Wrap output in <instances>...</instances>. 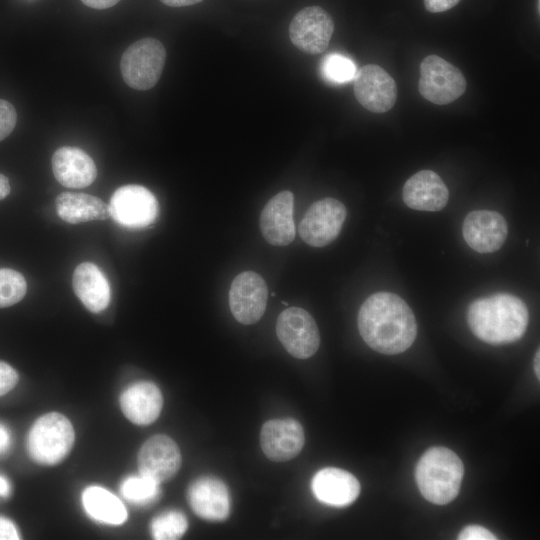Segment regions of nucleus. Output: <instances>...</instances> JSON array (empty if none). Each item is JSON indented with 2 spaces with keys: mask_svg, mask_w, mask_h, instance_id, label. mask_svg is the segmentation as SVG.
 I'll return each mask as SVG.
<instances>
[{
  "mask_svg": "<svg viewBox=\"0 0 540 540\" xmlns=\"http://www.w3.org/2000/svg\"><path fill=\"white\" fill-rule=\"evenodd\" d=\"M11 445V434L7 427L0 423V455L4 454Z\"/></svg>",
  "mask_w": 540,
  "mask_h": 540,
  "instance_id": "obj_34",
  "label": "nucleus"
},
{
  "mask_svg": "<svg viewBox=\"0 0 540 540\" xmlns=\"http://www.w3.org/2000/svg\"><path fill=\"white\" fill-rule=\"evenodd\" d=\"M16 121L17 113L14 106L6 100L0 99V141L13 131Z\"/></svg>",
  "mask_w": 540,
  "mask_h": 540,
  "instance_id": "obj_29",
  "label": "nucleus"
},
{
  "mask_svg": "<svg viewBox=\"0 0 540 540\" xmlns=\"http://www.w3.org/2000/svg\"><path fill=\"white\" fill-rule=\"evenodd\" d=\"M357 101L373 113H385L393 108L398 89L393 77L376 64L362 66L354 77Z\"/></svg>",
  "mask_w": 540,
  "mask_h": 540,
  "instance_id": "obj_11",
  "label": "nucleus"
},
{
  "mask_svg": "<svg viewBox=\"0 0 540 540\" xmlns=\"http://www.w3.org/2000/svg\"><path fill=\"white\" fill-rule=\"evenodd\" d=\"M163 4L170 7H184L202 2L203 0H160Z\"/></svg>",
  "mask_w": 540,
  "mask_h": 540,
  "instance_id": "obj_36",
  "label": "nucleus"
},
{
  "mask_svg": "<svg viewBox=\"0 0 540 540\" xmlns=\"http://www.w3.org/2000/svg\"><path fill=\"white\" fill-rule=\"evenodd\" d=\"M427 11L439 13L447 11L456 6L460 0H423Z\"/></svg>",
  "mask_w": 540,
  "mask_h": 540,
  "instance_id": "obj_32",
  "label": "nucleus"
},
{
  "mask_svg": "<svg viewBox=\"0 0 540 540\" xmlns=\"http://www.w3.org/2000/svg\"><path fill=\"white\" fill-rule=\"evenodd\" d=\"M467 321L480 340L501 345L515 342L524 335L529 313L520 298L499 293L473 301L468 308Z\"/></svg>",
  "mask_w": 540,
  "mask_h": 540,
  "instance_id": "obj_2",
  "label": "nucleus"
},
{
  "mask_svg": "<svg viewBox=\"0 0 540 540\" xmlns=\"http://www.w3.org/2000/svg\"><path fill=\"white\" fill-rule=\"evenodd\" d=\"M294 195L284 190L273 196L260 215V230L264 239L274 246H286L295 238L293 219Z\"/></svg>",
  "mask_w": 540,
  "mask_h": 540,
  "instance_id": "obj_17",
  "label": "nucleus"
},
{
  "mask_svg": "<svg viewBox=\"0 0 540 540\" xmlns=\"http://www.w3.org/2000/svg\"><path fill=\"white\" fill-rule=\"evenodd\" d=\"M18 382L16 370L9 364L0 361V396L11 391Z\"/></svg>",
  "mask_w": 540,
  "mask_h": 540,
  "instance_id": "obj_30",
  "label": "nucleus"
},
{
  "mask_svg": "<svg viewBox=\"0 0 540 540\" xmlns=\"http://www.w3.org/2000/svg\"><path fill=\"white\" fill-rule=\"evenodd\" d=\"M345 206L337 199L327 197L314 202L299 224V234L313 247H323L334 241L346 219Z\"/></svg>",
  "mask_w": 540,
  "mask_h": 540,
  "instance_id": "obj_9",
  "label": "nucleus"
},
{
  "mask_svg": "<svg viewBox=\"0 0 540 540\" xmlns=\"http://www.w3.org/2000/svg\"><path fill=\"white\" fill-rule=\"evenodd\" d=\"M402 198L411 209L435 212L447 205L449 191L437 173L421 170L405 182Z\"/></svg>",
  "mask_w": 540,
  "mask_h": 540,
  "instance_id": "obj_18",
  "label": "nucleus"
},
{
  "mask_svg": "<svg viewBox=\"0 0 540 540\" xmlns=\"http://www.w3.org/2000/svg\"><path fill=\"white\" fill-rule=\"evenodd\" d=\"M420 94L437 105L452 103L466 90V79L459 68L437 55H428L420 63Z\"/></svg>",
  "mask_w": 540,
  "mask_h": 540,
  "instance_id": "obj_6",
  "label": "nucleus"
},
{
  "mask_svg": "<svg viewBox=\"0 0 540 540\" xmlns=\"http://www.w3.org/2000/svg\"><path fill=\"white\" fill-rule=\"evenodd\" d=\"M304 430L293 418L266 421L260 432V445L266 457L284 462L296 457L304 446Z\"/></svg>",
  "mask_w": 540,
  "mask_h": 540,
  "instance_id": "obj_14",
  "label": "nucleus"
},
{
  "mask_svg": "<svg viewBox=\"0 0 540 540\" xmlns=\"http://www.w3.org/2000/svg\"><path fill=\"white\" fill-rule=\"evenodd\" d=\"M358 329L370 348L386 355L404 352L417 335L413 311L400 296L390 292L374 293L363 302Z\"/></svg>",
  "mask_w": 540,
  "mask_h": 540,
  "instance_id": "obj_1",
  "label": "nucleus"
},
{
  "mask_svg": "<svg viewBox=\"0 0 540 540\" xmlns=\"http://www.w3.org/2000/svg\"><path fill=\"white\" fill-rule=\"evenodd\" d=\"M73 290L82 304L92 313H100L110 303V285L100 270L91 263H80L72 277Z\"/></svg>",
  "mask_w": 540,
  "mask_h": 540,
  "instance_id": "obj_22",
  "label": "nucleus"
},
{
  "mask_svg": "<svg viewBox=\"0 0 540 540\" xmlns=\"http://www.w3.org/2000/svg\"><path fill=\"white\" fill-rule=\"evenodd\" d=\"M20 536L9 519L0 516V540H17Z\"/></svg>",
  "mask_w": 540,
  "mask_h": 540,
  "instance_id": "obj_33",
  "label": "nucleus"
},
{
  "mask_svg": "<svg viewBox=\"0 0 540 540\" xmlns=\"http://www.w3.org/2000/svg\"><path fill=\"white\" fill-rule=\"evenodd\" d=\"M464 475L461 459L450 449L432 447L419 459L415 478L422 496L444 505L458 495Z\"/></svg>",
  "mask_w": 540,
  "mask_h": 540,
  "instance_id": "obj_3",
  "label": "nucleus"
},
{
  "mask_svg": "<svg viewBox=\"0 0 540 540\" xmlns=\"http://www.w3.org/2000/svg\"><path fill=\"white\" fill-rule=\"evenodd\" d=\"M26 291L27 283L21 273L9 268L0 269V308L18 303Z\"/></svg>",
  "mask_w": 540,
  "mask_h": 540,
  "instance_id": "obj_27",
  "label": "nucleus"
},
{
  "mask_svg": "<svg viewBox=\"0 0 540 540\" xmlns=\"http://www.w3.org/2000/svg\"><path fill=\"white\" fill-rule=\"evenodd\" d=\"M462 233L466 243L478 253H492L500 249L508 234L504 217L491 210H475L464 219Z\"/></svg>",
  "mask_w": 540,
  "mask_h": 540,
  "instance_id": "obj_15",
  "label": "nucleus"
},
{
  "mask_svg": "<svg viewBox=\"0 0 540 540\" xmlns=\"http://www.w3.org/2000/svg\"><path fill=\"white\" fill-rule=\"evenodd\" d=\"M166 59L163 44L155 38H142L123 53L120 70L123 80L136 90H148L158 82Z\"/></svg>",
  "mask_w": 540,
  "mask_h": 540,
  "instance_id": "obj_5",
  "label": "nucleus"
},
{
  "mask_svg": "<svg viewBox=\"0 0 540 540\" xmlns=\"http://www.w3.org/2000/svg\"><path fill=\"white\" fill-rule=\"evenodd\" d=\"M181 466V453L176 442L164 434L150 437L138 454L141 475L161 483L171 479Z\"/></svg>",
  "mask_w": 540,
  "mask_h": 540,
  "instance_id": "obj_13",
  "label": "nucleus"
},
{
  "mask_svg": "<svg viewBox=\"0 0 540 540\" xmlns=\"http://www.w3.org/2000/svg\"><path fill=\"white\" fill-rule=\"evenodd\" d=\"M459 540H495L497 537L487 528L479 525H469L458 535Z\"/></svg>",
  "mask_w": 540,
  "mask_h": 540,
  "instance_id": "obj_31",
  "label": "nucleus"
},
{
  "mask_svg": "<svg viewBox=\"0 0 540 540\" xmlns=\"http://www.w3.org/2000/svg\"><path fill=\"white\" fill-rule=\"evenodd\" d=\"M187 500L193 512L207 521H224L230 514L228 488L222 480L213 476L194 480L187 490Z\"/></svg>",
  "mask_w": 540,
  "mask_h": 540,
  "instance_id": "obj_16",
  "label": "nucleus"
},
{
  "mask_svg": "<svg viewBox=\"0 0 540 540\" xmlns=\"http://www.w3.org/2000/svg\"><path fill=\"white\" fill-rule=\"evenodd\" d=\"M11 493V485L9 481L3 477L0 476V496L6 497Z\"/></svg>",
  "mask_w": 540,
  "mask_h": 540,
  "instance_id": "obj_38",
  "label": "nucleus"
},
{
  "mask_svg": "<svg viewBox=\"0 0 540 540\" xmlns=\"http://www.w3.org/2000/svg\"><path fill=\"white\" fill-rule=\"evenodd\" d=\"M321 72L327 81L342 84L354 79L357 70L352 60L344 55L333 53L324 57Z\"/></svg>",
  "mask_w": 540,
  "mask_h": 540,
  "instance_id": "obj_28",
  "label": "nucleus"
},
{
  "mask_svg": "<svg viewBox=\"0 0 540 540\" xmlns=\"http://www.w3.org/2000/svg\"><path fill=\"white\" fill-rule=\"evenodd\" d=\"M120 492L128 502L146 505L159 497L160 488L159 483L140 474L124 479L120 486Z\"/></svg>",
  "mask_w": 540,
  "mask_h": 540,
  "instance_id": "obj_25",
  "label": "nucleus"
},
{
  "mask_svg": "<svg viewBox=\"0 0 540 540\" xmlns=\"http://www.w3.org/2000/svg\"><path fill=\"white\" fill-rule=\"evenodd\" d=\"M276 333L286 351L297 359L310 358L319 348L318 326L314 318L300 307H289L280 313Z\"/></svg>",
  "mask_w": 540,
  "mask_h": 540,
  "instance_id": "obj_8",
  "label": "nucleus"
},
{
  "mask_svg": "<svg viewBox=\"0 0 540 540\" xmlns=\"http://www.w3.org/2000/svg\"><path fill=\"white\" fill-rule=\"evenodd\" d=\"M121 410L136 425H149L160 415L163 396L152 382L140 381L127 387L120 396Z\"/></svg>",
  "mask_w": 540,
  "mask_h": 540,
  "instance_id": "obj_21",
  "label": "nucleus"
},
{
  "mask_svg": "<svg viewBox=\"0 0 540 540\" xmlns=\"http://www.w3.org/2000/svg\"><path fill=\"white\" fill-rule=\"evenodd\" d=\"M188 528L186 516L178 510H169L156 516L150 531L156 540H175L181 538Z\"/></svg>",
  "mask_w": 540,
  "mask_h": 540,
  "instance_id": "obj_26",
  "label": "nucleus"
},
{
  "mask_svg": "<svg viewBox=\"0 0 540 540\" xmlns=\"http://www.w3.org/2000/svg\"><path fill=\"white\" fill-rule=\"evenodd\" d=\"M56 180L68 188H84L94 182L97 168L93 159L77 147L58 148L52 156Z\"/></svg>",
  "mask_w": 540,
  "mask_h": 540,
  "instance_id": "obj_20",
  "label": "nucleus"
},
{
  "mask_svg": "<svg viewBox=\"0 0 540 540\" xmlns=\"http://www.w3.org/2000/svg\"><path fill=\"white\" fill-rule=\"evenodd\" d=\"M10 190L8 178L0 173V199H4L10 193Z\"/></svg>",
  "mask_w": 540,
  "mask_h": 540,
  "instance_id": "obj_37",
  "label": "nucleus"
},
{
  "mask_svg": "<svg viewBox=\"0 0 540 540\" xmlns=\"http://www.w3.org/2000/svg\"><path fill=\"white\" fill-rule=\"evenodd\" d=\"M75 439L73 426L68 418L57 412L39 417L27 437L30 457L41 465H55L70 452Z\"/></svg>",
  "mask_w": 540,
  "mask_h": 540,
  "instance_id": "obj_4",
  "label": "nucleus"
},
{
  "mask_svg": "<svg viewBox=\"0 0 540 540\" xmlns=\"http://www.w3.org/2000/svg\"><path fill=\"white\" fill-rule=\"evenodd\" d=\"M82 504L86 513L99 522L121 525L127 519V511L123 503L103 487H87L82 493Z\"/></svg>",
  "mask_w": 540,
  "mask_h": 540,
  "instance_id": "obj_24",
  "label": "nucleus"
},
{
  "mask_svg": "<svg viewBox=\"0 0 540 540\" xmlns=\"http://www.w3.org/2000/svg\"><path fill=\"white\" fill-rule=\"evenodd\" d=\"M55 205L58 216L70 224L106 220L110 217L106 203L85 193L63 192L57 196Z\"/></svg>",
  "mask_w": 540,
  "mask_h": 540,
  "instance_id": "obj_23",
  "label": "nucleus"
},
{
  "mask_svg": "<svg viewBox=\"0 0 540 540\" xmlns=\"http://www.w3.org/2000/svg\"><path fill=\"white\" fill-rule=\"evenodd\" d=\"M268 298L264 279L256 272L244 271L230 286L229 306L234 318L245 325L256 323L263 316Z\"/></svg>",
  "mask_w": 540,
  "mask_h": 540,
  "instance_id": "obj_12",
  "label": "nucleus"
},
{
  "mask_svg": "<svg viewBox=\"0 0 540 540\" xmlns=\"http://www.w3.org/2000/svg\"><path fill=\"white\" fill-rule=\"evenodd\" d=\"M311 490L320 502L334 507L353 503L360 493V483L350 472L326 467L313 476Z\"/></svg>",
  "mask_w": 540,
  "mask_h": 540,
  "instance_id": "obj_19",
  "label": "nucleus"
},
{
  "mask_svg": "<svg viewBox=\"0 0 540 540\" xmlns=\"http://www.w3.org/2000/svg\"><path fill=\"white\" fill-rule=\"evenodd\" d=\"M110 217L119 225L144 228L157 219L159 205L154 194L137 184H128L116 189L108 205Z\"/></svg>",
  "mask_w": 540,
  "mask_h": 540,
  "instance_id": "obj_7",
  "label": "nucleus"
},
{
  "mask_svg": "<svg viewBox=\"0 0 540 540\" xmlns=\"http://www.w3.org/2000/svg\"><path fill=\"white\" fill-rule=\"evenodd\" d=\"M539 356H540V351L537 350L535 354V358H534V371L538 379L540 378V367H539L540 357Z\"/></svg>",
  "mask_w": 540,
  "mask_h": 540,
  "instance_id": "obj_39",
  "label": "nucleus"
},
{
  "mask_svg": "<svg viewBox=\"0 0 540 540\" xmlns=\"http://www.w3.org/2000/svg\"><path fill=\"white\" fill-rule=\"evenodd\" d=\"M334 32L331 15L319 6H308L296 13L289 25L291 42L306 54H319L329 45Z\"/></svg>",
  "mask_w": 540,
  "mask_h": 540,
  "instance_id": "obj_10",
  "label": "nucleus"
},
{
  "mask_svg": "<svg viewBox=\"0 0 540 540\" xmlns=\"http://www.w3.org/2000/svg\"><path fill=\"white\" fill-rule=\"evenodd\" d=\"M81 1L84 5L94 8V9H107L117 4L120 0H81Z\"/></svg>",
  "mask_w": 540,
  "mask_h": 540,
  "instance_id": "obj_35",
  "label": "nucleus"
}]
</instances>
